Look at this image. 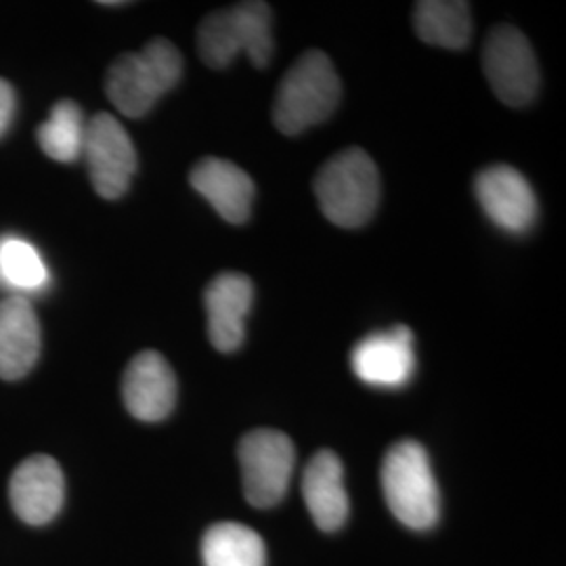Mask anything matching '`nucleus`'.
<instances>
[{
    "instance_id": "nucleus-4",
    "label": "nucleus",
    "mask_w": 566,
    "mask_h": 566,
    "mask_svg": "<svg viewBox=\"0 0 566 566\" xmlns=\"http://www.w3.org/2000/svg\"><path fill=\"white\" fill-rule=\"evenodd\" d=\"M315 196L329 223L364 227L380 202V172L364 149H344L317 172Z\"/></svg>"
},
{
    "instance_id": "nucleus-1",
    "label": "nucleus",
    "mask_w": 566,
    "mask_h": 566,
    "mask_svg": "<svg viewBox=\"0 0 566 566\" xmlns=\"http://www.w3.org/2000/svg\"><path fill=\"white\" fill-rule=\"evenodd\" d=\"M181 76V51L166 39H156L139 53H126L109 65L105 91L122 116L143 118Z\"/></svg>"
},
{
    "instance_id": "nucleus-9",
    "label": "nucleus",
    "mask_w": 566,
    "mask_h": 566,
    "mask_svg": "<svg viewBox=\"0 0 566 566\" xmlns=\"http://www.w3.org/2000/svg\"><path fill=\"white\" fill-rule=\"evenodd\" d=\"M474 193L486 217L506 233L523 235L537 221L539 203L535 191L512 166L495 164L481 170L474 181Z\"/></svg>"
},
{
    "instance_id": "nucleus-14",
    "label": "nucleus",
    "mask_w": 566,
    "mask_h": 566,
    "mask_svg": "<svg viewBox=\"0 0 566 566\" xmlns=\"http://www.w3.org/2000/svg\"><path fill=\"white\" fill-rule=\"evenodd\" d=\"M189 182L227 223L243 224L250 219L256 187L240 166L223 158H203L193 166Z\"/></svg>"
},
{
    "instance_id": "nucleus-3",
    "label": "nucleus",
    "mask_w": 566,
    "mask_h": 566,
    "mask_svg": "<svg viewBox=\"0 0 566 566\" xmlns=\"http://www.w3.org/2000/svg\"><path fill=\"white\" fill-rule=\"evenodd\" d=\"M273 13L261 0L210 13L198 28V53L212 70H223L245 53L254 67H266L273 57Z\"/></svg>"
},
{
    "instance_id": "nucleus-11",
    "label": "nucleus",
    "mask_w": 566,
    "mask_h": 566,
    "mask_svg": "<svg viewBox=\"0 0 566 566\" xmlns=\"http://www.w3.org/2000/svg\"><path fill=\"white\" fill-rule=\"evenodd\" d=\"M122 397L133 418L160 422L177 403V378L172 367L156 350H143L126 367Z\"/></svg>"
},
{
    "instance_id": "nucleus-5",
    "label": "nucleus",
    "mask_w": 566,
    "mask_h": 566,
    "mask_svg": "<svg viewBox=\"0 0 566 566\" xmlns=\"http://www.w3.org/2000/svg\"><path fill=\"white\" fill-rule=\"evenodd\" d=\"M386 506L395 518L413 531L437 525L441 493L424 447L416 441H399L386 451L382 470Z\"/></svg>"
},
{
    "instance_id": "nucleus-21",
    "label": "nucleus",
    "mask_w": 566,
    "mask_h": 566,
    "mask_svg": "<svg viewBox=\"0 0 566 566\" xmlns=\"http://www.w3.org/2000/svg\"><path fill=\"white\" fill-rule=\"evenodd\" d=\"M15 116V91L7 81L0 78V137L7 133Z\"/></svg>"
},
{
    "instance_id": "nucleus-13",
    "label": "nucleus",
    "mask_w": 566,
    "mask_h": 566,
    "mask_svg": "<svg viewBox=\"0 0 566 566\" xmlns=\"http://www.w3.org/2000/svg\"><path fill=\"white\" fill-rule=\"evenodd\" d=\"M254 301V285L243 273H221L203 290L210 343L221 353L238 350L245 338V317Z\"/></svg>"
},
{
    "instance_id": "nucleus-6",
    "label": "nucleus",
    "mask_w": 566,
    "mask_h": 566,
    "mask_svg": "<svg viewBox=\"0 0 566 566\" xmlns=\"http://www.w3.org/2000/svg\"><path fill=\"white\" fill-rule=\"evenodd\" d=\"M238 458L248 504L261 510L277 506L287 493L296 464L292 439L273 428H256L240 441Z\"/></svg>"
},
{
    "instance_id": "nucleus-10",
    "label": "nucleus",
    "mask_w": 566,
    "mask_h": 566,
    "mask_svg": "<svg viewBox=\"0 0 566 566\" xmlns=\"http://www.w3.org/2000/svg\"><path fill=\"white\" fill-rule=\"evenodd\" d=\"M355 376L376 388H401L416 371L413 334L407 325L369 334L350 353Z\"/></svg>"
},
{
    "instance_id": "nucleus-8",
    "label": "nucleus",
    "mask_w": 566,
    "mask_h": 566,
    "mask_svg": "<svg viewBox=\"0 0 566 566\" xmlns=\"http://www.w3.org/2000/svg\"><path fill=\"white\" fill-rule=\"evenodd\" d=\"M82 156L95 191L105 200L122 198L137 170V151L126 128L112 114L86 122Z\"/></svg>"
},
{
    "instance_id": "nucleus-15",
    "label": "nucleus",
    "mask_w": 566,
    "mask_h": 566,
    "mask_svg": "<svg viewBox=\"0 0 566 566\" xmlns=\"http://www.w3.org/2000/svg\"><path fill=\"white\" fill-rule=\"evenodd\" d=\"M41 355V324L23 296L0 301V378L20 380Z\"/></svg>"
},
{
    "instance_id": "nucleus-2",
    "label": "nucleus",
    "mask_w": 566,
    "mask_h": 566,
    "mask_svg": "<svg viewBox=\"0 0 566 566\" xmlns=\"http://www.w3.org/2000/svg\"><path fill=\"white\" fill-rule=\"evenodd\" d=\"M340 76L324 51H306L285 72L273 103V122L294 137L327 120L340 103Z\"/></svg>"
},
{
    "instance_id": "nucleus-18",
    "label": "nucleus",
    "mask_w": 566,
    "mask_h": 566,
    "mask_svg": "<svg viewBox=\"0 0 566 566\" xmlns=\"http://www.w3.org/2000/svg\"><path fill=\"white\" fill-rule=\"evenodd\" d=\"M203 566H266L263 537L240 523L212 525L202 539Z\"/></svg>"
},
{
    "instance_id": "nucleus-16",
    "label": "nucleus",
    "mask_w": 566,
    "mask_h": 566,
    "mask_svg": "<svg viewBox=\"0 0 566 566\" xmlns=\"http://www.w3.org/2000/svg\"><path fill=\"white\" fill-rule=\"evenodd\" d=\"M304 504L322 531H338L346 523L350 504L344 486L343 460L329 451H317L304 468Z\"/></svg>"
},
{
    "instance_id": "nucleus-20",
    "label": "nucleus",
    "mask_w": 566,
    "mask_h": 566,
    "mask_svg": "<svg viewBox=\"0 0 566 566\" xmlns=\"http://www.w3.org/2000/svg\"><path fill=\"white\" fill-rule=\"evenodd\" d=\"M0 282L34 292L49 282V271L42 263L39 250L20 238H7L0 242Z\"/></svg>"
},
{
    "instance_id": "nucleus-12",
    "label": "nucleus",
    "mask_w": 566,
    "mask_h": 566,
    "mask_svg": "<svg viewBox=\"0 0 566 566\" xmlns=\"http://www.w3.org/2000/svg\"><path fill=\"white\" fill-rule=\"evenodd\" d=\"M9 497L23 523L46 525L60 514L65 497L60 464L49 455H32L23 460L11 476Z\"/></svg>"
},
{
    "instance_id": "nucleus-7",
    "label": "nucleus",
    "mask_w": 566,
    "mask_h": 566,
    "mask_svg": "<svg viewBox=\"0 0 566 566\" xmlns=\"http://www.w3.org/2000/svg\"><path fill=\"white\" fill-rule=\"evenodd\" d=\"M483 70L497 99L510 107H525L537 97L539 65L523 32L497 25L483 46Z\"/></svg>"
},
{
    "instance_id": "nucleus-17",
    "label": "nucleus",
    "mask_w": 566,
    "mask_h": 566,
    "mask_svg": "<svg viewBox=\"0 0 566 566\" xmlns=\"http://www.w3.org/2000/svg\"><path fill=\"white\" fill-rule=\"evenodd\" d=\"M413 28L426 44L460 51L472 39V13L462 0H424L413 9Z\"/></svg>"
},
{
    "instance_id": "nucleus-19",
    "label": "nucleus",
    "mask_w": 566,
    "mask_h": 566,
    "mask_svg": "<svg viewBox=\"0 0 566 566\" xmlns=\"http://www.w3.org/2000/svg\"><path fill=\"white\" fill-rule=\"evenodd\" d=\"M86 122L78 103L63 99L53 105L49 120L42 122L36 139L42 151L57 163H76L82 156Z\"/></svg>"
}]
</instances>
